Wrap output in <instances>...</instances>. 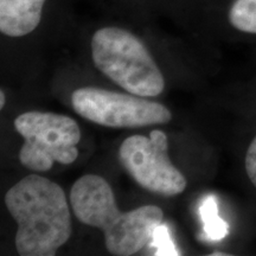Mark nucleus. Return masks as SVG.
<instances>
[{"instance_id": "ddd939ff", "label": "nucleus", "mask_w": 256, "mask_h": 256, "mask_svg": "<svg viewBox=\"0 0 256 256\" xmlns=\"http://www.w3.org/2000/svg\"><path fill=\"white\" fill-rule=\"evenodd\" d=\"M216 255H220V256H226V254H224V252H212L211 256H216Z\"/></svg>"}, {"instance_id": "7ed1b4c3", "label": "nucleus", "mask_w": 256, "mask_h": 256, "mask_svg": "<svg viewBox=\"0 0 256 256\" xmlns=\"http://www.w3.org/2000/svg\"><path fill=\"white\" fill-rule=\"evenodd\" d=\"M95 66L130 94L156 98L165 89V78L146 43L119 25L98 28L90 38Z\"/></svg>"}, {"instance_id": "f03ea898", "label": "nucleus", "mask_w": 256, "mask_h": 256, "mask_svg": "<svg viewBox=\"0 0 256 256\" xmlns=\"http://www.w3.org/2000/svg\"><path fill=\"white\" fill-rule=\"evenodd\" d=\"M70 203L80 222L102 230L106 248L115 256H132L142 250L164 217L156 206L120 211L110 183L98 174L82 176L74 183Z\"/></svg>"}, {"instance_id": "f257e3e1", "label": "nucleus", "mask_w": 256, "mask_h": 256, "mask_svg": "<svg viewBox=\"0 0 256 256\" xmlns=\"http://www.w3.org/2000/svg\"><path fill=\"white\" fill-rule=\"evenodd\" d=\"M17 222L14 244L22 256H55L72 238V215L63 188L43 176L28 174L5 194Z\"/></svg>"}, {"instance_id": "0eeeda50", "label": "nucleus", "mask_w": 256, "mask_h": 256, "mask_svg": "<svg viewBox=\"0 0 256 256\" xmlns=\"http://www.w3.org/2000/svg\"><path fill=\"white\" fill-rule=\"evenodd\" d=\"M48 0H0V32L8 38H23L43 20Z\"/></svg>"}, {"instance_id": "f8f14e48", "label": "nucleus", "mask_w": 256, "mask_h": 256, "mask_svg": "<svg viewBox=\"0 0 256 256\" xmlns=\"http://www.w3.org/2000/svg\"><path fill=\"white\" fill-rule=\"evenodd\" d=\"M5 102H6L5 92H4V90H2V92H0V108H2V110L4 108Z\"/></svg>"}, {"instance_id": "39448f33", "label": "nucleus", "mask_w": 256, "mask_h": 256, "mask_svg": "<svg viewBox=\"0 0 256 256\" xmlns=\"http://www.w3.org/2000/svg\"><path fill=\"white\" fill-rule=\"evenodd\" d=\"M72 104L74 110L83 119L110 128L156 126L172 120V113L164 104L130 92L78 88L72 92Z\"/></svg>"}, {"instance_id": "423d86ee", "label": "nucleus", "mask_w": 256, "mask_h": 256, "mask_svg": "<svg viewBox=\"0 0 256 256\" xmlns=\"http://www.w3.org/2000/svg\"><path fill=\"white\" fill-rule=\"evenodd\" d=\"M168 136L160 130L148 136H130L119 148V160L142 188L154 194L174 197L186 188V179L168 154Z\"/></svg>"}, {"instance_id": "9b49d317", "label": "nucleus", "mask_w": 256, "mask_h": 256, "mask_svg": "<svg viewBox=\"0 0 256 256\" xmlns=\"http://www.w3.org/2000/svg\"><path fill=\"white\" fill-rule=\"evenodd\" d=\"M244 168L249 180L252 182V184L256 188V136L252 140L247 153H246Z\"/></svg>"}, {"instance_id": "1a4fd4ad", "label": "nucleus", "mask_w": 256, "mask_h": 256, "mask_svg": "<svg viewBox=\"0 0 256 256\" xmlns=\"http://www.w3.org/2000/svg\"><path fill=\"white\" fill-rule=\"evenodd\" d=\"M200 212L203 220H206L204 229H206V234H209L211 238H222L226 232H223V224L216 215V203L212 198H208L206 203L200 208Z\"/></svg>"}, {"instance_id": "6e6552de", "label": "nucleus", "mask_w": 256, "mask_h": 256, "mask_svg": "<svg viewBox=\"0 0 256 256\" xmlns=\"http://www.w3.org/2000/svg\"><path fill=\"white\" fill-rule=\"evenodd\" d=\"M226 19L234 31L256 36V0H229Z\"/></svg>"}, {"instance_id": "20e7f679", "label": "nucleus", "mask_w": 256, "mask_h": 256, "mask_svg": "<svg viewBox=\"0 0 256 256\" xmlns=\"http://www.w3.org/2000/svg\"><path fill=\"white\" fill-rule=\"evenodd\" d=\"M16 130L24 138L19 152L22 165L46 172L54 162L70 165L78 159L81 130L72 118L50 112L31 110L14 119Z\"/></svg>"}, {"instance_id": "9d476101", "label": "nucleus", "mask_w": 256, "mask_h": 256, "mask_svg": "<svg viewBox=\"0 0 256 256\" xmlns=\"http://www.w3.org/2000/svg\"><path fill=\"white\" fill-rule=\"evenodd\" d=\"M150 244L156 248V255H179L171 235H170L168 226L162 222L156 228Z\"/></svg>"}]
</instances>
